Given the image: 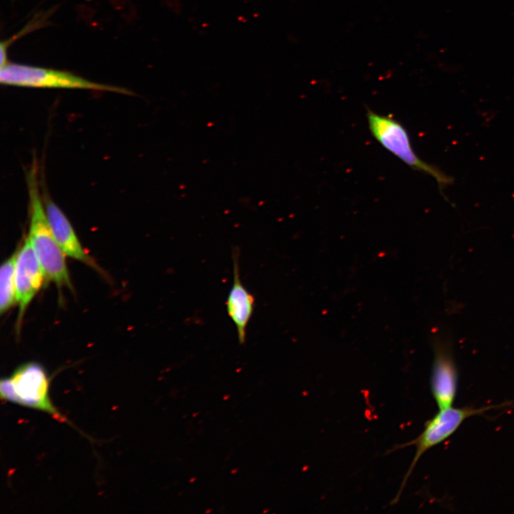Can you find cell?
<instances>
[{
    "label": "cell",
    "mask_w": 514,
    "mask_h": 514,
    "mask_svg": "<svg viewBox=\"0 0 514 514\" xmlns=\"http://www.w3.org/2000/svg\"><path fill=\"white\" fill-rule=\"evenodd\" d=\"M36 165L27 176L29 199L28 238L43 269L45 278L59 287L71 288V279L63 252L51 229L41 198Z\"/></svg>",
    "instance_id": "6da1fadb"
},
{
    "label": "cell",
    "mask_w": 514,
    "mask_h": 514,
    "mask_svg": "<svg viewBox=\"0 0 514 514\" xmlns=\"http://www.w3.org/2000/svg\"><path fill=\"white\" fill-rule=\"evenodd\" d=\"M49 388V380L44 368L36 362H29L1 380L0 396L2 400L44 412L72 425L51 403Z\"/></svg>",
    "instance_id": "7a4b0ae2"
},
{
    "label": "cell",
    "mask_w": 514,
    "mask_h": 514,
    "mask_svg": "<svg viewBox=\"0 0 514 514\" xmlns=\"http://www.w3.org/2000/svg\"><path fill=\"white\" fill-rule=\"evenodd\" d=\"M366 118L371 135L388 151L411 168L431 176L440 191L452 183L450 176L418 157L412 147L407 129L400 122L368 109Z\"/></svg>",
    "instance_id": "3957f363"
},
{
    "label": "cell",
    "mask_w": 514,
    "mask_h": 514,
    "mask_svg": "<svg viewBox=\"0 0 514 514\" xmlns=\"http://www.w3.org/2000/svg\"><path fill=\"white\" fill-rule=\"evenodd\" d=\"M2 84L29 88L86 89L131 94L121 87L89 81L74 74L53 69L7 63L1 68Z\"/></svg>",
    "instance_id": "277c9868"
},
{
    "label": "cell",
    "mask_w": 514,
    "mask_h": 514,
    "mask_svg": "<svg viewBox=\"0 0 514 514\" xmlns=\"http://www.w3.org/2000/svg\"><path fill=\"white\" fill-rule=\"evenodd\" d=\"M503 406V404L484 406L480 408H475L473 406H464L462 408H453L451 406L439 409L433 417L425 422L423 431L417 438L400 446H398V448H400L408 445H414L415 452L410 465L400 484L398 494L392 503H395L398 502L415 465L426 451L449 438L468 418L483 415L490 409Z\"/></svg>",
    "instance_id": "5b68a950"
},
{
    "label": "cell",
    "mask_w": 514,
    "mask_h": 514,
    "mask_svg": "<svg viewBox=\"0 0 514 514\" xmlns=\"http://www.w3.org/2000/svg\"><path fill=\"white\" fill-rule=\"evenodd\" d=\"M430 390L439 409L451 407L458 391V376L449 343L435 338Z\"/></svg>",
    "instance_id": "8992f818"
},
{
    "label": "cell",
    "mask_w": 514,
    "mask_h": 514,
    "mask_svg": "<svg viewBox=\"0 0 514 514\" xmlns=\"http://www.w3.org/2000/svg\"><path fill=\"white\" fill-rule=\"evenodd\" d=\"M43 269L28 237L17 251L15 266L16 301L19 304L18 326L25 310L42 286Z\"/></svg>",
    "instance_id": "52a82bcc"
},
{
    "label": "cell",
    "mask_w": 514,
    "mask_h": 514,
    "mask_svg": "<svg viewBox=\"0 0 514 514\" xmlns=\"http://www.w3.org/2000/svg\"><path fill=\"white\" fill-rule=\"evenodd\" d=\"M238 256V251H233V281L226 305L228 315L236 326L238 342L243 344L247 326L254 310L255 298L241 281Z\"/></svg>",
    "instance_id": "ba28073f"
},
{
    "label": "cell",
    "mask_w": 514,
    "mask_h": 514,
    "mask_svg": "<svg viewBox=\"0 0 514 514\" xmlns=\"http://www.w3.org/2000/svg\"><path fill=\"white\" fill-rule=\"evenodd\" d=\"M44 205L54 236L65 255L98 268L83 248L71 223L59 207L46 198Z\"/></svg>",
    "instance_id": "9c48e42d"
},
{
    "label": "cell",
    "mask_w": 514,
    "mask_h": 514,
    "mask_svg": "<svg viewBox=\"0 0 514 514\" xmlns=\"http://www.w3.org/2000/svg\"><path fill=\"white\" fill-rule=\"evenodd\" d=\"M17 251L0 268V313L6 312L16 301L15 266Z\"/></svg>",
    "instance_id": "30bf717a"
}]
</instances>
